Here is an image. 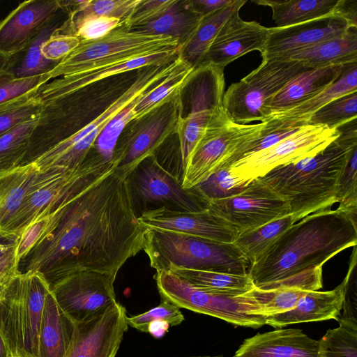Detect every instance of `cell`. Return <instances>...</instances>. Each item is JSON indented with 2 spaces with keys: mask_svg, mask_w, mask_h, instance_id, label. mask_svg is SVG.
I'll return each instance as SVG.
<instances>
[{
  "mask_svg": "<svg viewBox=\"0 0 357 357\" xmlns=\"http://www.w3.org/2000/svg\"><path fill=\"white\" fill-rule=\"evenodd\" d=\"M0 357H10L6 342L0 333Z\"/></svg>",
  "mask_w": 357,
  "mask_h": 357,
  "instance_id": "obj_56",
  "label": "cell"
},
{
  "mask_svg": "<svg viewBox=\"0 0 357 357\" xmlns=\"http://www.w3.org/2000/svg\"><path fill=\"white\" fill-rule=\"evenodd\" d=\"M245 3L244 0H234L225 8L204 16L197 31L181 49L179 54L194 68H198L222 25L234 13L239 12Z\"/></svg>",
  "mask_w": 357,
  "mask_h": 357,
  "instance_id": "obj_30",
  "label": "cell"
},
{
  "mask_svg": "<svg viewBox=\"0 0 357 357\" xmlns=\"http://www.w3.org/2000/svg\"><path fill=\"white\" fill-rule=\"evenodd\" d=\"M333 15L345 20L351 28H357V1L337 0Z\"/></svg>",
  "mask_w": 357,
  "mask_h": 357,
  "instance_id": "obj_53",
  "label": "cell"
},
{
  "mask_svg": "<svg viewBox=\"0 0 357 357\" xmlns=\"http://www.w3.org/2000/svg\"><path fill=\"white\" fill-rule=\"evenodd\" d=\"M128 182L135 206L155 204L190 212L209 206L210 202L194 188H183L181 180L161 165L155 155L144 160L128 177Z\"/></svg>",
  "mask_w": 357,
  "mask_h": 357,
  "instance_id": "obj_12",
  "label": "cell"
},
{
  "mask_svg": "<svg viewBox=\"0 0 357 357\" xmlns=\"http://www.w3.org/2000/svg\"><path fill=\"white\" fill-rule=\"evenodd\" d=\"M20 236L0 230V280L7 281L20 273L17 259Z\"/></svg>",
  "mask_w": 357,
  "mask_h": 357,
  "instance_id": "obj_49",
  "label": "cell"
},
{
  "mask_svg": "<svg viewBox=\"0 0 357 357\" xmlns=\"http://www.w3.org/2000/svg\"><path fill=\"white\" fill-rule=\"evenodd\" d=\"M202 18L194 7L192 0H175L157 19L130 30L174 37L179 41L181 50L191 39Z\"/></svg>",
  "mask_w": 357,
  "mask_h": 357,
  "instance_id": "obj_28",
  "label": "cell"
},
{
  "mask_svg": "<svg viewBox=\"0 0 357 357\" xmlns=\"http://www.w3.org/2000/svg\"><path fill=\"white\" fill-rule=\"evenodd\" d=\"M208 208L239 234L290 214L287 202L259 178L236 195L210 202Z\"/></svg>",
  "mask_w": 357,
  "mask_h": 357,
  "instance_id": "obj_13",
  "label": "cell"
},
{
  "mask_svg": "<svg viewBox=\"0 0 357 357\" xmlns=\"http://www.w3.org/2000/svg\"><path fill=\"white\" fill-rule=\"evenodd\" d=\"M161 299L178 308L208 314L231 324L255 329L266 324L262 307L251 293L229 295L196 287L169 271L155 275Z\"/></svg>",
  "mask_w": 357,
  "mask_h": 357,
  "instance_id": "obj_8",
  "label": "cell"
},
{
  "mask_svg": "<svg viewBox=\"0 0 357 357\" xmlns=\"http://www.w3.org/2000/svg\"><path fill=\"white\" fill-rule=\"evenodd\" d=\"M116 277L99 271H79L58 280L50 288L61 310L77 323L116 301Z\"/></svg>",
  "mask_w": 357,
  "mask_h": 357,
  "instance_id": "obj_15",
  "label": "cell"
},
{
  "mask_svg": "<svg viewBox=\"0 0 357 357\" xmlns=\"http://www.w3.org/2000/svg\"><path fill=\"white\" fill-rule=\"evenodd\" d=\"M141 0H90L82 10L68 15V20L73 21L89 16L116 17L121 22L128 18Z\"/></svg>",
  "mask_w": 357,
  "mask_h": 357,
  "instance_id": "obj_44",
  "label": "cell"
},
{
  "mask_svg": "<svg viewBox=\"0 0 357 357\" xmlns=\"http://www.w3.org/2000/svg\"><path fill=\"white\" fill-rule=\"evenodd\" d=\"M182 91L132 126L116 146L112 160L115 169L127 178L172 134L176 133L183 117Z\"/></svg>",
  "mask_w": 357,
  "mask_h": 357,
  "instance_id": "obj_11",
  "label": "cell"
},
{
  "mask_svg": "<svg viewBox=\"0 0 357 357\" xmlns=\"http://www.w3.org/2000/svg\"><path fill=\"white\" fill-rule=\"evenodd\" d=\"M245 186L235 180L229 167H221L194 188L202 196L211 202L236 195Z\"/></svg>",
  "mask_w": 357,
  "mask_h": 357,
  "instance_id": "obj_42",
  "label": "cell"
},
{
  "mask_svg": "<svg viewBox=\"0 0 357 357\" xmlns=\"http://www.w3.org/2000/svg\"><path fill=\"white\" fill-rule=\"evenodd\" d=\"M51 79L49 73L16 78L8 72L0 71V112L21 105L35 97L38 89Z\"/></svg>",
  "mask_w": 357,
  "mask_h": 357,
  "instance_id": "obj_37",
  "label": "cell"
},
{
  "mask_svg": "<svg viewBox=\"0 0 357 357\" xmlns=\"http://www.w3.org/2000/svg\"><path fill=\"white\" fill-rule=\"evenodd\" d=\"M9 280H7V281H3V280H0V296H1V292H2V290H3V288L4 287V285L9 281Z\"/></svg>",
  "mask_w": 357,
  "mask_h": 357,
  "instance_id": "obj_58",
  "label": "cell"
},
{
  "mask_svg": "<svg viewBox=\"0 0 357 357\" xmlns=\"http://www.w3.org/2000/svg\"><path fill=\"white\" fill-rule=\"evenodd\" d=\"M196 10L204 17L231 4L234 0H192Z\"/></svg>",
  "mask_w": 357,
  "mask_h": 357,
  "instance_id": "obj_54",
  "label": "cell"
},
{
  "mask_svg": "<svg viewBox=\"0 0 357 357\" xmlns=\"http://www.w3.org/2000/svg\"><path fill=\"white\" fill-rule=\"evenodd\" d=\"M337 128L340 136L316 155L278 167L259 178L287 202L296 222L337 203L339 181L357 148L356 119Z\"/></svg>",
  "mask_w": 357,
  "mask_h": 357,
  "instance_id": "obj_3",
  "label": "cell"
},
{
  "mask_svg": "<svg viewBox=\"0 0 357 357\" xmlns=\"http://www.w3.org/2000/svg\"><path fill=\"white\" fill-rule=\"evenodd\" d=\"M357 117V91L343 95L329 102L307 120L310 126L337 128Z\"/></svg>",
  "mask_w": 357,
  "mask_h": 357,
  "instance_id": "obj_39",
  "label": "cell"
},
{
  "mask_svg": "<svg viewBox=\"0 0 357 357\" xmlns=\"http://www.w3.org/2000/svg\"><path fill=\"white\" fill-rule=\"evenodd\" d=\"M68 17V13L61 6L23 49L7 57L3 70L16 78L33 77L52 71L60 61L45 59L42 54V46L61 28Z\"/></svg>",
  "mask_w": 357,
  "mask_h": 357,
  "instance_id": "obj_25",
  "label": "cell"
},
{
  "mask_svg": "<svg viewBox=\"0 0 357 357\" xmlns=\"http://www.w3.org/2000/svg\"><path fill=\"white\" fill-rule=\"evenodd\" d=\"M43 103L33 98L21 105L0 112V137L17 126L38 119Z\"/></svg>",
  "mask_w": 357,
  "mask_h": 357,
  "instance_id": "obj_47",
  "label": "cell"
},
{
  "mask_svg": "<svg viewBox=\"0 0 357 357\" xmlns=\"http://www.w3.org/2000/svg\"><path fill=\"white\" fill-rule=\"evenodd\" d=\"M345 65L311 68L297 75L271 101L267 110L268 118L320 93L337 79Z\"/></svg>",
  "mask_w": 357,
  "mask_h": 357,
  "instance_id": "obj_26",
  "label": "cell"
},
{
  "mask_svg": "<svg viewBox=\"0 0 357 357\" xmlns=\"http://www.w3.org/2000/svg\"><path fill=\"white\" fill-rule=\"evenodd\" d=\"M52 223V213L30 224L21 233L17 248L19 264L47 236Z\"/></svg>",
  "mask_w": 357,
  "mask_h": 357,
  "instance_id": "obj_50",
  "label": "cell"
},
{
  "mask_svg": "<svg viewBox=\"0 0 357 357\" xmlns=\"http://www.w3.org/2000/svg\"><path fill=\"white\" fill-rule=\"evenodd\" d=\"M306 292L294 288L265 291L255 287L251 290L252 294L262 307L266 317L291 310Z\"/></svg>",
  "mask_w": 357,
  "mask_h": 357,
  "instance_id": "obj_43",
  "label": "cell"
},
{
  "mask_svg": "<svg viewBox=\"0 0 357 357\" xmlns=\"http://www.w3.org/2000/svg\"><path fill=\"white\" fill-rule=\"evenodd\" d=\"M296 222L293 215L288 214L255 229L240 233L233 243L251 265Z\"/></svg>",
  "mask_w": 357,
  "mask_h": 357,
  "instance_id": "obj_36",
  "label": "cell"
},
{
  "mask_svg": "<svg viewBox=\"0 0 357 357\" xmlns=\"http://www.w3.org/2000/svg\"><path fill=\"white\" fill-rule=\"evenodd\" d=\"M356 226L337 209L308 215L282 233L250 265L248 273L261 290L318 291L322 287L324 264L356 245Z\"/></svg>",
  "mask_w": 357,
  "mask_h": 357,
  "instance_id": "obj_2",
  "label": "cell"
},
{
  "mask_svg": "<svg viewBox=\"0 0 357 357\" xmlns=\"http://www.w3.org/2000/svg\"><path fill=\"white\" fill-rule=\"evenodd\" d=\"M60 8V0L21 3L0 22V54L8 56L23 49Z\"/></svg>",
  "mask_w": 357,
  "mask_h": 357,
  "instance_id": "obj_20",
  "label": "cell"
},
{
  "mask_svg": "<svg viewBox=\"0 0 357 357\" xmlns=\"http://www.w3.org/2000/svg\"><path fill=\"white\" fill-rule=\"evenodd\" d=\"M189 95V112L177 129L182 169L208 128L223 127L231 122L223 107L224 69L208 63L193 71L185 86Z\"/></svg>",
  "mask_w": 357,
  "mask_h": 357,
  "instance_id": "obj_9",
  "label": "cell"
},
{
  "mask_svg": "<svg viewBox=\"0 0 357 357\" xmlns=\"http://www.w3.org/2000/svg\"><path fill=\"white\" fill-rule=\"evenodd\" d=\"M310 69L296 60L263 59L259 67L225 91L222 104L227 117L243 125L266 121L273 98L297 75Z\"/></svg>",
  "mask_w": 357,
  "mask_h": 357,
  "instance_id": "obj_7",
  "label": "cell"
},
{
  "mask_svg": "<svg viewBox=\"0 0 357 357\" xmlns=\"http://www.w3.org/2000/svg\"><path fill=\"white\" fill-rule=\"evenodd\" d=\"M357 91V62L344 66L343 70L331 85L314 98L291 109L275 114L270 118L305 121L321 107L343 95Z\"/></svg>",
  "mask_w": 357,
  "mask_h": 357,
  "instance_id": "obj_32",
  "label": "cell"
},
{
  "mask_svg": "<svg viewBox=\"0 0 357 357\" xmlns=\"http://www.w3.org/2000/svg\"><path fill=\"white\" fill-rule=\"evenodd\" d=\"M301 61L311 68L357 62V28L344 35L292 53L282 60Z\"/></svg>",
  "mask_w": 357,
  "mask_h": 357,
  "instance_id": "obj_29",
  "label": "cell"
},
{
  "mask_svg": "<svg viewBox=\"0 0 357 357\" xmlns=\"http://www.w3.org/2000/svg\"><path fill=\"white\" fill-rule=\"evenodd\" d=\"M50 285L39 272L19 273L0 296V333L10 357H38V337Z\"/></svg>",
  "mask_w": 357,
  "mask_h": 357,
  "instance_id": "obj_5",
  "label": "cell"
},
{
  "mask_svg": "<svg viewBox=\"0 0 357 357\" xmlns=\"http://www.w3.org/2000/svg\"><path fill=\"white\" fill-rule=\"evenodd\" d=\"M75 322L61 310L51 289L43 311L38 357H66L72 342Z\"/></svg>",
  "mask_w": 357,
  "mask_h": 357,
  "instance_id": "obj_27",
  "label": "cell"
},
{
  "mask_svg": "<svg viewBox=\"0 0 357 357\" xmlns=\"http://www.w3.org/2000/svg\"><path fill=\"white\" fill-rule=\"evenodd\" d=\"M344 287V280L331 291H308L291 310L267 317L266 324L280 328L294 324L337 320L342 310Z\"/></svg>",
  "mask_w": 357,
  "mask_h": 357,
  "instance_id": "obj_23",
  "label": "cell"
},
{
  "mask_svg": "<svg viewBox=\"0 0 357 357\" xmlns=\"http://www.w3.org/2000/svg\"><path fill=\"white\" fill-rule=\"evenodd\" d=\"M36 121L22 123L0 137V174L23 165Z\"/></svg>",
  "mask_w": 357,
  "mask_h": 357,
  "instance_id": "obj_38",
  "label": "cell"
},
{
  "mask_svg": "<svg viewBox=\"0 0 357 357\" xmlns=\"http://www.w3.org/2000/svg\"><path fill=\"white\" fill-rule=\"evenodd\" d=\"M318 357H357V329L340 324L318 340Z\"/></svg>",
  "mask_w": 357,
  "mask_h": 357,
  "instance_id": "obj_41",
  "label": "cell"
},
{
  "mask_svg": "<svg viewBox=\"0 0 357 357\" xmlns=\"http://www.w3.org/2000/svg\"><path fill=\"white\" fill-rule=\"evenodd\" d=\"M7 56L0 54V71L3 70L4 66L7 60Z\"/></svg>",
  "mask_w": 357,
  "mask_h": 357,
  "instance_id": "obj_57",
  "label": "cell"
},
{
  "mask_svg": "<svg viewBox=\"0 0 357 357\" xmlns=\"http://www.w3.org/2000/svg\"><path fill=\"white\" fill-rule=\"evenodd\" d=\"M254 3L269 6L276 27L289 26L333 15L337 0H259Z\"/></svg>",
  "mask_w": 357,
  "mask_h": 357,
  "instance_id": "obj_31",
  "label": "cell"
},
{
  "mask_svg": "<svg viewBox=\"0 0 357 357\" xmlns=\"http://www.w3.org/2000/svg\"><path fill=\"white\" fill-rule=\"evenodd\" d=\"M147 227L139 220L128 178L115 168L63 204L51 232L22 260L51 286L75 271L113 275L143 250Z\"/></svg>",
  "mask_w": 357,
  "mask_h": 357,
  "instance_id": "obj_1",
  "label": "cell"
},
{
  "mask_svg": "<svg viewBox=\"0 0 357 357\" xmlns=\"http://www.w3.org/2000/svg\"><path fill=\"white\" fill-rule=\"evenodd\" d=\"M143 250L151 268H170L246 275L250 261L232 243H221L182 233L147 227Z\"/></svg>",
  "mask_w": 357,
  "mask_h": 357,
  "instance_id": "obj_4",
  "label": "cell"
},
{
  "mask_svg": "<svg viewBox=\"0 0 357 357\" xmlns=\"http://www.w3.org/2000/svg\"><path fill=\"white\" fill-rule=\"evenodd\" d=\"M180 52L177 38L146 34L121 25L107 36L93 41H82L49 73L51 79L90 71L116 63L158 54Z\"/></svg>",
  "mask_w": 357,
  "mask_h": 357,
  "instance_id": "obj_6",
  "label": "cell"
},
{
  "mask_svg": "<svg viewBox=\"0 0 357 357\" xmlns=\"http://www.w3.org/2000/svg\"><path fill=\"white\" fill-rule=\"evenodd\" d=\"M183 320L180 308L164 299H161L160 305L144 313L127 317L128 326L144 333H148L149 325L153 321H163L174 326Z\"/></svg>",
  "mask_w": 357,
  "mask_h": 357,
  "instance_id": "obj_45",
  "label": "cell"
},
{
  "mask_svg": "<svg viewBox=\"0 0 357 357\" xmlns=\"http://www.w3.org/2000/svg\"><path fill=\"white\" fill-rule=\"evenodd\" d=\"M263 123L208 128L182 169L181 185L190 189L222 167L243 142L256 136Z\"/></svg>",
  "mask_w": 357,
  "mask_h": 357,
  "instance_id": "obj_14",
  "label": "cell"
},
{
  "mask_svg": "<svg viewBox=\"0 0 357 357\" xmlns=\"http://www.w3.org/2000/svg\"><path fill=\"white\" fill-rule=\"evenodd\" d=\"M174 1L175 0H141L121 25L128 29L144 25L160 17Z\"/></svg>",
  "mask_w": 357,
  "mask_h": 357,
  "instance_id": "obj_48",
  "label": "cell"
},
{
  "mask_svg": "<svg viewBox=\"0 0 357 357\" xmlns=\"http://www.w3.org/2000/svg\"><path fill=\"white\" fill-rule=\"evenodd\" d=\"M126 308L119 302L75 323L66 357H115L127 331Z\"/></svg>",
  "mask_w": 357,
  "mask_h": 357,
  "instance_id": "obj_16",
  "label": "cell"
},
{
  "mask_svg": "<svg viewBox=\"0 0 357 357\" xmlns=\"http://www.w3.org/2000/svg\"><path fill=\"white\" fill-rule=\"evenodd\" d=\"M58 31L43 43L41 49L43 56L54 61H61L80 43V40L77 36L60 33Z\"/></svg>",
  "mask_w": 357,
  "mask_h": 357,
  "instance_id": "obj_51",
  "label": "cell"
},
{
  "mask_svg": "<svg viewBox=\"0 0 357 357\" xmlns=\"http://www.w3.org/2000/svg\"><path fill=\"white\" fill-rule=\"evenodd\" d=\"M339 136L337 128L307 125L273 146L238 159L229 169L238 183L247 185L278 167L316 155Z\"/></svg>",
  "mask_w": 357,
  "mask_h": 357,
  "instance_id": "obj_10",
  "label": "cell"
},
{
  "mask_svg": "<svg viewBox=\"0 0 357 357\" xmlns=\"http://www.w3.org/2000/svg\"><path fill=\"white\" fill-rule=\"evenodd\" d=\"M351 28L337 15H328L285 27H270L263 59L282 60L287 56L344 35Z\"/></svg>",
  "mask_w": 357,
  "mask_h": 357,
  "instance_id": "obj_18",
  "label": "cell"
},
{
  "mask_svg": "<svg viewBox=\"0 0 357 357\" xmlns=\"http://www.w3.org/2000/svg\"><path fill=\"white\" fill-rule=\"evenodd\" d=\"M262 123L263 126L259 133L241 144L222 167H229L232 163L244 156L271 147L307 125L305 121L278 118H270Z\"/></svg>",
  "mask_w": 357,
  "mask_h": 357,
  "instance_id": "obj_35",
  "label": "cell"
},
{
  "mask_svg": "<svg viewBox=\"0 0 357 357\" xmlns=\"http://www.w3.org/2000/svg\"><path fill=\"white\" fill-rule=\"evenodd\" d=\"M169 325L163 321H153L148 327V333L155 337H160L167 331Z\"/></svg>",
  "mask_w": 357,
  "mask_h": 357,
  "instance_id": "obj_55",
  "label": "cell"
},
{
  "mask_svg": "<svg viewBox=\"0 0 357 357\" xmlns=\"http://www.w3.org/2000/svg\"><path fill=\"white\" fill-rule=\"evenodd\" d=\"M138 218L146 227L182 233L221 243H232L239 234L232 225L210 208L190 212L161 206L144 210Z\"/></svg>",
  "mask_w": 357,
  "mask_h": 357,
  "instance_id": "obj_17",
  "label": "cell"
},
{
  "mask_svg": "<svg viewBox=\"0 0 357 357\" xmlns=\"http://www.w3.org/2000/svg\"><path fill=\"white\" fill-rule=\"evenodd\" d=\"M195 69L183 58L176 70L144 93L135 106L133 121L142 119L166 103L176 93L183 91Z\"/></svg>",
  "mask_w": 357,
  "mask_h": 357,
  "instance_id": "obj_34",
  "label": "cell"
},
{
  "mask_svg": "<svg viewBox=\"0 0 357 357\" xmlns=\"http://www.w3.org/2000/svg\"><path fill=\"white\" fill-rule=\"evenodd\" d=\"M318 340L298 328L277 329L245 339L235 357H318Z\"/></svg>",
  "mask_w": 357,
  "mask_h": 357,
  "instance_id": "obj_22",
  "label": "cell"
},
{
  "mask_svg": "<svg viewBox=\"0 0 357 357\" xmlns=\"http://www.w3.org/2000/svg\"><path fill=\"white\" fill-rule=\"evenodd\" d=\"M178 52H169L131 59L96 68L93 70L61 76L42 85L35 98L41 102L82 91L89 85L110 76L151 66H161L174 61Z\"/></svg>",
  "mask_w": 357,
  "mask_h": 357,
  "instance_id": "obj_21",
  "label": "cell"
},
{
  "mask_svg": "<svg viewBox=\"0 0 357 357\" xmlns=\"http://www.w3.org/2000/svg\"><path fill=\"white\" fill-rule=\"evenodd\" d=\"M357 199V148L343 172L337 185V203Z\"/></svg>",
  "mask_w": 357,
  "mask_h": 357,
  "instance_id": "obj_52",
  "label": "cell"
},
{
  "mask_svg": "<svg viewBox=\"0 0 357 357\" xmlns=\"http://www.w3.org/2000/svg\"><path fill=\"white\" fill-rule=\"evenodd\" d=\"M182 357H224L222 356H182ZM231 357H235L234 356H231Z\"/></svg>",
  "mask_w": 357,
  "mask_h": 357,
  "instance_id": "obj_59",
  "label": "cell"
},
{
  "mask_svg": "<svg viewBox=\"0 0 357 357\" xmlns=\"http://www.w3.org/2000/svg\"><path fill=\"white\" fill-rule=\"evenodd\" d=\"M269 32L270 27L245 21L237 12L222 25L201 65L210 63L224 69L250 52L259 51L261 55Z\"/></svg>",
  "mask_w": 357,
  "mask_h": 357,
  "instance_id": "obj_19",
  "label": "cell"
},
{
  "mask_svg": "<svg viewBox=\"0 0 357 357\" xmlns=\"http://www.w3.org/2000/svg\"><path fill=\"white\" fill-rule=\"evenodd\" d=\"M144 93L137 97L117 113L105 126L96 138L93 149L105 160L109 162L112 160L120 135L128 125L134 120L135 106Z\"/></svg>",
  "mask_w": 357,
  "mask_h": 357,
  "instance_id": "obj_40",
  "label": "cell"
},
{
  "mask_svg": "<svg viewBox=\"0 0 357 357\" xmlns=\"http://www.w3.org/2000/svg\"><path fill=\"white\" fill-rule=\"evenodd\" d=\"M54 171H40L29 162L0 174V230H5L27 196Z\"/></svg>",
  "mask_w": 357,
  "mask_h": 357,
  "instance_id": "obj_24",
  "label": "cell"
},
{
  "mask_svg": "<svg viewBox=\"0 0 357 357\" xmlns=\"http://www.w3.org/2000/svg\"><path fill=\"white\" fill-rule=\"evenodd\" d=\"M168 271L196 287L220 294L241 295L255 287L248 273L235 275L177 267Z\"/></svg>",
  "mask_w": 357,
  "mask_h": 357,
  "instance_id": "obj_33",
  "label": "cell"
},
{
  "mask_svg": "<svg viewBox=\"0 0 357 357\" xmlns=\"http://www.w3.org/2000/svg\"><path fill=\"white\" fill-rule=\"evenodd\" d=\"M355 247L348 273L344 279L345 287L342 306V313L340 314L337 321L340 324L357 329V258Z\"/></svg>",
  "mask_w": 357,
  "mask_h": 357,
  "instance_id": "obj_46",
  "label": "cell"
}]
</instances>
